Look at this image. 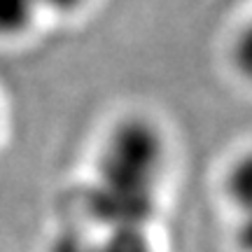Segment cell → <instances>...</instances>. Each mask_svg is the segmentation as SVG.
Instances as JSON below:
<instances>
[{
  "mask_svg": "<svg viewBox=\"0 0 252 252\" xmlns=\"http://www.w3.org/2000/svg\"><path fill=\"white\" fill-rule=\"evenodd\" d=\"M166 171V140L143 117H126L110 128L87 189V213L108 229H147Z\"/></svg>",
  "mask_w": 252,
  "mask_h": 252,
  "instance_id": "obj_1",
  "label": "cell"
},
{
  "mask_svg": "<svg viewBox=\"0 0 252 252\" xmlns=\"http://www.w3.org/2000/svg\"><path fill=\"white\" fill-rule=\"evenodd\" d=\"M231 61H234L236 70L241 72L245 80L252 82V19L236 35L234 49H231Z\"/></svg>",
  "mask_w": 252,
  "mask_h": 252,
  "instance_id": "obj_5",
  "label": "cell"
},
{
  "mask_svg": "<svg viewBox=\"0 0 252 252\" xmlns=\"http://www.w3.org/2000/svg\"><path fill=\"white\" fill-rule=\"evenodd\" d=\"M226 194L243 215H252V150L231 163L226 173Z\"/></svg>",
  "mask_w": 252,
  "mask_h": 252,
  "instance_id": "obj_3",
  "label": "cell"
},
{
  "mask_svg": "<svg viewBox=\"0 0 252 252\" xmlns=\"http://www.w3.org/2000/svg\"><path fill=\"white\" fill-rule=\"evenodd\" d=\"M37 12V0H0V37L24 35L33 26Z\"/></svg>",
  "mask_w": 252,
  "mask_h": 252,
  "instance_id": "obj_2",
  "label": "cell"
},
{
  "mask_svg": "<svg viewBox=\"0 0 252 252\" xmlns=\"http://www.w3.org/2000/svg\"><path fill=\"white\" fill-rule=\"evenodd\" d=\"M91 252H154L147 229H108L94 241Z\"/></svg>",
  "mask_w": 252,
  "mask_h": 252,
  "instance_id": "obj_4",
  "label": "cell"
},
{
  "mask_svg": "<svg viewBox=\"0 0 252 252\" xmlns=\"http://www.w3.org/2000/svg\"><path fill=\"white\" fill-rule=\"evenodd\" d=\"M238 241L245 252H252V215H243V222L238 229Z\"/></svg>",
  "mask_w": 252,
  "mask_h": 252,
  "instance_id": "obj_7",
  "label": "cell"
},
{
  "mask_svg": "<svg viewBox=\"0 0 252 252\" xmlns=\"http://www.w3.org/2000/svg\"><path fill=\"white\" fill-rule=\"evenodd\" d=\"M37 2H40V7L54 9V12H75L87 0H37Z\"/></svg>",
  "mask_w": 252,
  "mask_h": 252,
  "instance_id": "obj_6",
  "label": "cell"
}]
</instances>
